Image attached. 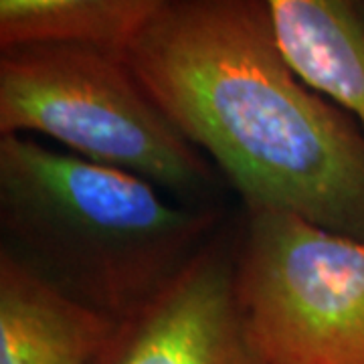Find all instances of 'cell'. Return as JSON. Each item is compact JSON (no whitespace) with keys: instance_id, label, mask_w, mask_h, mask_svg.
Returning <instances> with one entry per match:
<instances>
[{"instance_id":"1","label":"cell","mask_w":364,"mask_h":364,"mask_svg":"<svg viewBox=\"0 0 364 364\" xmlns=\"http://www.w3.org/2000/svg\"><path fill=\"white\" fill-rule=\"evenodd\" d=\"M124 59L245 210L364 239V132L287 61L269 0H162Z\"/></svg>"},{"instance_id":"2","label":"cell","mask_w":364,"mask_h":364,"mask_svg":"<svg viewBox=\"0 0 364 364\" xmlns=\"http://www.w3.org/2000/svg\"><path fill=\"white\" fill-rule=\"evenodd\" d=\"M225 223L130 172L0 136V251L109 320L154 298Z\"/></svg>"},{"instance_id":"3","label":"cell","mask_w":364,"mask_h":364,"mask_svg":"<svg viewBox=\"0 0 364 364\" xmlns=\"http://www.w3.org/2000/svg\"><path fill=\"white\" fill-rule=\"evenodd\" d=\"M0 136L49 138L188 207H217L221 174L144 90L122 53L26 45L0 53Z\"/></svg>"},{"instance_id":"4","label":"cell","mask_w":364,"mask_h":364,"mask_svg":"<svg viewBox=\"0 0 364 364\" xmlns=\"http://www.w3.org/2000/svg\"><path fill=\"white\" fill-rule=\"evenodd\" d=\"M239 294L269 364H364V239L245 210Z\"/></svg>"},{"instance_id":"5","label":"cell","mask_w":364,"mask_h":364,"mask_svg":"<svg viewBox=\"0 0 364 364\" xmlns=\"http://www.w3.org/2000/svg\"><path fill=\"white\" fill-rule=\"evenodd\" d=\"M229 223L154 298L117 320L90 364H269L239 294Z\"/></svg>"},{"instance_id":"6","label":"cell","mask_w":364,"mask_h":364,"mask_svg":"<svg viewBox=\"0 0 364 364\" xmlns=\"http://www.w3.org/2000/svg\"><path fill=\"white\" fill-rule=\"evenodd\" d=\"M114 326L0 251V364H90Z\"/></svg>"},{"instance_id":"7","label":"cell","mask_w":364,"mask_h":364,"mask_svg":"<svg viewBox=\"0 0 364 364\" xmlns=\"http://www.w3.org/2000/svg\"><path fill=\"white\" fill-rule=\"evenodd\" d=\"M269 11L299 77L364 132V0H269Z\"/></svg>"},{"instance_id":"8","label":"cell","mask_w":364,"mask_h":364,"mask_svg":"<svg viewBox=\"0 0 364 364\" xmlns=\"http://www.w3.org/2000/svg\"><path fill=\"white\" fill-rule=\"evenodd\" d=\"M162 0H0V49L77 45L126 53Z\"/></svg>"}]
</instances>
